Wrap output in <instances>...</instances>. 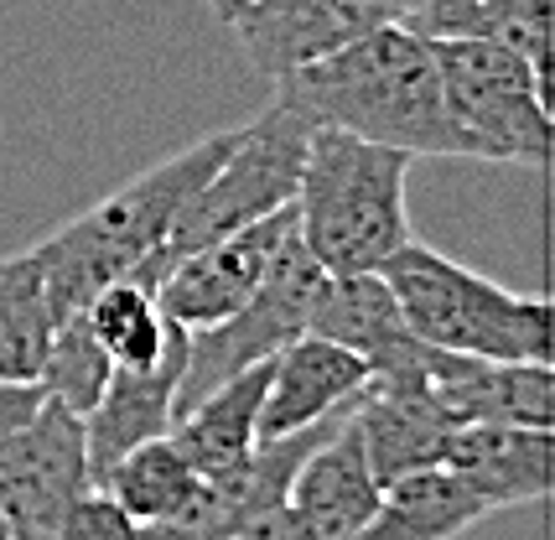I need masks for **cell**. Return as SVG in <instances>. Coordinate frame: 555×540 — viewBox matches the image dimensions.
Instances as JSON below:
<instances>
[{
	"label": "cell",
	"instance_id": "cell-16",
	"mask_svg": "<svg viewBox=\"0 0 555 540\" xmlns=\"http://www.w3.org/2000/svg\"><path fill=\"white\" fill-rule=\"evenodd\" d=\"M353 426H359L363 458L385 489L411 473L441 467V442L452 432L447 411L421 380H374V374L353 406Z\"/></svg>",
	"mask_w": 555,
	"mask_h": 540
},
{
	"label": "cell",
	"instance_id": "cell-13",
	"mask_svg": "<svg viewBox=\"0 0 555 540\" xmlns=\"http://www.w3.org/2000/svg\"><path fill=\"white\" fill-rule=\"evenodd\" d=\"M363 385H369V364L359 353L327 344L317 333H301L270 364V390L260 400L255 437L260 442H281V437H296V432H307L317 421L343 416V411L359 406Z\"/></svg>",
	"mask_w": 555,
	"mask_h": 540
},
{
	"label": "cell",
	"instance_id": "cell-9",
	"mask_svg": "<svg viewBox=\"0 0 555 540\" xmlns=\"http://www.w3.org/2000/svg\"><path fill=\"white\" fill-rule=\"evenodd\" d=\"M400 0H244L229 16V31L270 83L312 68L322 57L359 42L363 31L389 26Z\"/></svg>",
	"mask_w": 555,
	"mask_h": 540
},
{
	"label": "cell",
	"instance_id": "cell-28",
	"mask_svg": "<svg viewBox=\"0 0 555 540\" xmlns=\"http://www.w3.org/2000/svg\"><path fill=\"white\" fill-rule=\"evenodd\" d=\"M203 5H208V11H214L218 22H229V16H234V11H240L244 0H203Z\"/></svg>",
	"mask_w": 555,
	"mask_h": 540
},
{
	"label": "cell",
	"instance_id": "cell-20",
	"mask_svg": "<svg viewBox=\"0 0 555 540\" xmlns=\"http://www.w3.org/2000/svg\"><path fill=\"white\" fill-rule=\"evenodd\" d=\"M488 515V504L452 478L447 467H426L389 484L379 510L363 519L348 540H457Z\"/></svg>",
	"mask_w": 555,
	"mask_h": 540
},
{
	"label": "cell",
	"instance_id": "cell-15",
	"mask_svg": "<svg viewBox=\"0 0 555 540\" xmlns=\"http://www.w3.org/2000/svg\"><path fill=\"white\" fill-rule=\"evenodd\" d=\"M441 467L462 478L488 510L540 504L555 473V432L545 426H452L441 442Z\"/></svg>",
	"mask_w": 555,
	"mask_h": 540
},
{
	"label": "cell",
	"instance_id": "cell-26",
	"mask_svg": "<svg viewBox=\"0 0 555 540\" xmlns=\"http://www.w3.org/2000/svg\"><path fill=\"white\" fill-rule=\"evenodd\" d=\"M42 400H48V390L37 380H0V437L16 432Z\"/></svg>",
	"mask_w": 555,
	"mask_h": 540
},
{
	"label": "cell",
	"instance_id": "cell-22",
	"mask_svg": "<svg viewBox=\"0 0 555 540\" xmlns=\"http://www.w3.org/2000/svg\"><path fill=\"white\" fill-rule=\"evenodd\" d=\"M83 322L94 333V344L104 348L109 369H145L156 364L171 344V327L162 318V301H156V286L145 275H120L109 281L104 292H94V301L83 307Z\"/></svg>",
	"mask_w": 555,
	"mask_h": 540
},
{
	"label": "cell",
	"instance_id": "cell-21",
	"mask_svg": "<svg viewBox=\"0 0 555 540\" xmlns=\"http://www.w3.org/2000/svg\"><path fill=\"white\" fill-rule=\"evenodd\" d=\"M94 489L109 493L135 525H156V519L182 515L193 504L197 489H203V473L177 452L171 437H151V442L130 447L125 458L104 467Z\"/></svg>",
	"mask_w": 555,
	"mask_h": 540
},
{
	"label": "cell",
	"instance_id": "cell-17",
	"mask_svg": "<svg viewBox=\"0 0 555 540\" xmlns=\"http://www.w3.org/2000/svg\"><path fill=\"white\" fill-rule=\"evenodd\" d=\"M379 499H385V484L374 478V467L363 458L359 426L348 416L333 437H322L307 452V463L291 473L286 510L312 530V540H348L379 510Z\"/></svg>",
	"mask_w": 555,
	"mask_h": 540
},
{
	"label": "cell",
	"instance_id": "cell-1",
	"mask_svg": "<svg viewBox=\"0 0 555 540\" xmlns=\"http://www.w3.org/2000/svg\"><path fill=\"white\" fill-rule=\"evenodd\" d=\"M275 99L301 110L312 125H333L359 141L405 156H467L483 162L447 104L431 42L405 26H374L359 42L275 83Z\"/></svg>",
	"mask_w": 555,
	"mask_h": 540
},
{
	"label": "cell",
	"instance_id": "cell-4",
	"mask_svg": "<svg viewBox=\"0 0 555 540\" xmlns=\"http://www.w3.org/2000/svg\"><path fill=\"white\" fill-rule=\"evenodd\" d=\"M385 286L421 344L473 359L551 364V301L504 292L431 245H400L385 260Z\"/></svg>",
	"mask_w": 555,
	"mask_h": 540
},
{
	"label": "cell",
	"instance_id": "cell-19",
	"mask_svg": "<svg viewBox=\"0 0 555 540\" xmlns=\"http://www.w3.org/2000/svg\"><path fill=\"white\" fill-rule=\"evenodd\" d=\"M270 364H249L244 374L234 380H223L218 390H208L197 400L193 411H182V416L171 421V442L177 452L188 458V463L203 473V478H218V473H229V467H240L260 437H255V421H260V400L270 390Z\"/></svg>",
	"mask_w": 555,
	"mask_h": 540
},
{
	"label": "cell",
	"instance_id": "cell-25",
	"mask_svg": "<svg viewBox=\"0 0 555 540\" xmlns=\"http://www.w3.org/2000/svg\"><path fill=\"white\" fill-rule=\"evenodd\" d=\"M135 530H141V525L125 515L104 489H83L68 504V515H63V525H57L52 540H135Z\"/></svg>",
	"mask_w": 555,
	"mask_h": 540
},
{
	"label": "cell",
	"instance_id": "cell-24",
	"mask_svg": "<svg viewBox=\"0 0 555 540\" xmlns=\"http://www.w3.org/2000/svg\"><path fill=\"white\" fill-rule=\"evenodd\" d=\"M37 385L48 390V400L68 406L78 416L94 411V400L104 395V385H109V359H104V348L94 344L83 312H73V318H63L52 327V344H48V359H42Z\"/></svg>",
	"mask_w": 555,
	"mask_h": 540
},
{
	"label": "cell",
	"instance_id": "cell-5",
	"mask_svg": "<svg viewBox=\"0 0 555 540\" xmlns=\"http://www.w3.org/2000/svg\"><path fill=\"white\" fill-rule=\"evenodd\" d=\"M307 146H312V120L301 110L281 104V99L255 125H240L229 156L203 177V188L188 197V208L171 223L167 245L156 249L145 266H135V275L162 286L171 260H182V255L214 245L223 234H240L249 223L291 208L301 167H307Z\"/></svg>",
	"mask_w": 555,
	"mask_h": 540
},
{
	"label": "cell",
	"instance_id": "cell-23",
	"mask_svg": "<svg viewBox=\"0 0 555 540\" xmlns=\"http://www.w3.org/2000/svg\"><path fill=\"white\" fill-rule=\"evenodd\" d=\"M52 301L37 245L0 260V380H37L52 344Z\"/></svg>",
	"mask_w": 555,
	"mask_h": 540
},
{
	"label": "cell",
	"instance_id": "cell-12",
	"mask_svg": "<svg viewBox=\"0 0 555 540\" xmlns=\"http://www.w3.org/2000/svg\"><path fill=\"white\" fill-rule=\"evenodd\" d=\"M426 390L452 426H545L555 432V374L530 359H473L431 348Z\"/></svg>",
	"mask_w": 555,
	"mask_h": 540
},
{
	"label": "cell",
	"instance_id": "cell-11",
	"mask_svg": "<svg viewBox=\"0 0 555 540\" xmlns=\"http://www.w3.org/2000/svg\"><path fill=\"white\" fill-rule=\"evenodd\" d=\"M307 333L359 353L374 380H421L426 385L431 344H421L405 327L379 270L322 275V286L312 296V312H307Z\"/></svg>",
	"mask_w": 555,
	"mask_h": 540
},
{
	"label": "cell",
	"instance_id": "cell-7",
	"mask_svg": "<svg viewBox=\"0 0 555 540\" xmlns=\"http://www.w3.org/2000/svg\"><path fill=\"white\" fill-rule=\"evenodd\" d=\"M317 286H322V266L307 255V245L291 229L275 249V260H270L266 281L255 286V296L240 312H229L203 333H188V369H182V385H177V416L193 411L223 380L244 374L249 364H266L291 338H301Z\"/></svg>",
	"mask_w": 555,
	"mask_h": 540
},
{
	"label": "cell",
	"instance_id": "cell-14",
	"mask_svg": "<svg viewBox=\"0 0 555 540\" xmlns=\"http://www.w3.org/2000/svg\"><path fill=\"white\" fill-rule=\"evenodd\" d=\"M188 369V333H171L167 353L145 369H109V385L94 400V411L83 416V442H89V473L94 484L104 478V467L125 458L130 447L167 437L177 421V385Z\"/></svg>",
	"mask_w": 555,
	"mask_h": 540
},
{
	"label": "cell",
	"instance_id": "cell-29",
	"mask_svg": "<svg viewBox=\"0 0 555 540\" xmlns=\"http://www.w3.org/2000/svg\"><path fill=\"white\" fill-rule=\"evenodd\" d=\"M0 540H11V525H5V515H0Z\"/></svg>",
	"mask_w": 555,
	"mask_h": 540
},
{
	"label": "cell",
	"instance_id": "cell-10",
	"mask_svg": "<svg viewBox=\"0 0 555 540\" xmlns=\"http://www.w3.org/2000/svg\"><path fill=\"white\" fill-rule=\"evenodd\" d=\"M296 229V208H281L270 219L249 223L240 234H223L214 245L193 249L182 260H171L162 286H156V301H162V318L182 333H203L223 322L229 312H240L244 301L255 296V286L266 281L275 249Z\"/></svg>",
	"mask_w": 555,
	"mask_h": 540
},
{
	"label": "cell",
	"instance_id": "cell-18",
	"mask_svg": "<svg viewBox=\"0 0 555 540\" xmlns=\"http://www.w3.org/2000/svg\"><path fill=\"white\" fill-rule=\"evenodd\" d=\"M395 26L421 42H499L534 74L551 63V0H400Z\"/></svg>",
	"mask_w": 555,
	"mask_h": 540
},
{
	"label": "cell",
	"instance_id": "cell-27",
	"mask_svg": "<svg viewBox=\"0 0 555 540\" xmlns=\"http://www.w3.org/2000/svg\"><path fill=\"white\" fill-rule=\"evenodd\" d=\"M229 540H312V530L291 515L286 504H275V510H266L260 519H249L244 530H234Z\"/></svg>",
	"mask_w": 555,
	"mask_h": 540
},
{
	"label": "cell",
	"instance_id": "cell-3",
	"mask_svg": "<svg viewBox=\"0 0 555 540\" xmlns=\"http://www.w3.org/2000/svg\"><path fill=\"white\" fill-rule=\"evenodd\" d=\"M415 156L359 141L333 125H312L307 167L296 182V240L307 245L322 275L385 270L400 245H411L405 177Z\"/></svg>",
	"mask_w": 555,
	"mask_h": 540
},
{
	"label": "cell",
	"instance_id": "cell-6",
	"mask_svg": "<svg viewBox=\"0 0 555 540\" xmlns=\"http://www.w3.org/2000/svg\"><path fill=\"white\" fill-rule=\"evenodd\" d=\"M436 74L457 125L478 141L483 162L545 167L551 156V104L545 74L499 42H431Z\"/></svg>",
	"mask_w": 555,
	"mask_h": 540
},
{
	"label": "cell",
	"instance_id": "cell-2",
	"mask_svg": "<svg viewBox=\"0 0 555 540\" xmlns=\"http://www.w3.org/2000/svg\"><path fill=\"white\" fill-rule=\"evenodd\" d=\"M234 136H240V130L203 136L197 146L177 151L162 167L130 177L125 188H115L109 197H99L89 214H78V219L63 223L52 240H42L37 255H42V281H48L52 318L63 322V318H73V312H83V307L94 301V292H104L109 281L130 275V270L145 266L156 249L167 245L177 214H182L188 197L203 188V177L229 156Z\"/></svg>",
	"mask_w": 555,
	"mask_h": 540
},
{
	"label": "cell",
	"instance_id": "cell-8",
	"mask_svg": "<svg viewBox=\"0 0 555 540\" xmlns=\"http://www.w3.org/2000/svg\"><path fill=\"white\" fill-rule=\"evenodd\" d=\"M83 489H94V473L78 411L42 400L16 432L0 437V515L11 540H52Z\"/></svg>",
	"mask_w": 555,
	"mask_h": 540
}]
</instances>
